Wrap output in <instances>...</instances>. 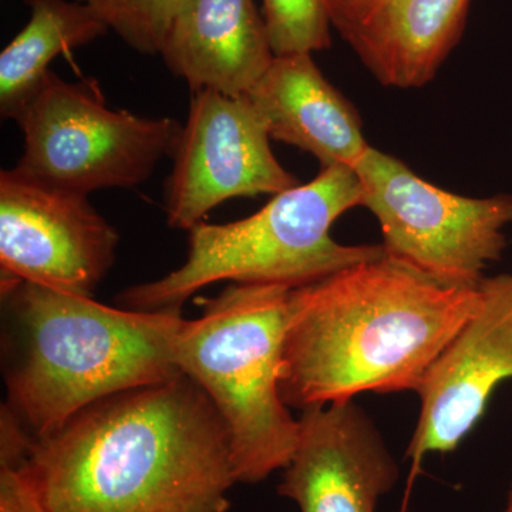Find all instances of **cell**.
<instances>
[{"label":"cell","instance_id":"6da1fadb","mask_svg":"<svg viewBox=\"0 0 512 512\" xmlns=\"http://www.w3.org/2000/svg\"><path fill=\"white\" fill-rule=\"evenodd\" d=\"M22 467L47 512H227L238 484L227 426L184 373L29 437Z\"/></svg>","mask_w":512,"mask_h":512},{"label":"cell","instance_id":"9c48e42d","mask_svg":"<svg viewBox=\"0 0 512 512\" xmlns=\"http://www.w3.org/2000/svg\"><path fill=\"white\" fill-rule=\"evenodd\" d=\"M271 140L247 96L192 94L165 183L167 224L190 231L232 198L274 197L296 187L298 178L276 160Z\"/></svg>","mask_w":512,"mask_h":512},{"label":"cell","instance_id":"3957f363","mask_svg":"<svg viewBox=\"0 0 512 512\" xmlns=\"http://www.w3.org/2000/svg\"><path fill=\"white\" fill-rule=\"evenodd\" d=\"M10 325L3 409L30 439L90 404L183 375L174 340L181 311L111 308L92 296L2 282Z\"/></svg>","mask_w":512,"mask_h":512},{"label":"cell","instance_id":"4fadbf2b","mask_svg":"<svg viewBox=\"0 0 512 512\" xmlns=\"http://www.w3.org/2000/svg\"><path fill=\"white\" fill-rule=\"evenodd\" d=\"M160 56L192 93L234 97L247 96L275 59L254 0H190Z\"/></svg>","mask_w":512,"mask_h":512},{"label":"cell","instance_id":"9a60e30c","mask_svg":"<svg viewBox=\"0 0 512 512\" xmlns=\"http://www.w3.org/2000/svg\"><path fill=\"white\" fill-rule=\"evenodd\" d=\"M30 19L0 55V113L15 120L57 56L109 32L84 3L25 0Z\"/></svg>","mask_w":512,"mask_h":512},{"label":"cell","instance_id":"e0dca14e","mask_svg":"<svg viewBox=\"0 0 512 512\" xmlns=\"http://www.w3.org/2000/svg\"><path fill=\"white\" fill-rule=\"evenodd\" d=\"M275 56L315 53L332 43L326 0H262Z\"/></svg>","mask_w":512,"mask_h":512},{"label":"cell","instance_id":"5bb4252c","mask_svg":"<svg viewBox=\"0 0 512 512\" xmlns=\"http://www.w3.org/2000/svg\"><path fill=\"white\" fill-rule=\"evenodd\" d=\"M247 97L272 140L301 148L322 167L355 168L370 147L355 107L323 76L311 53L275 56Z\"/></svg>","mask_w":512,"mask_h":512},{"label":"cell","instance_id":"d6986e66","mask_svg":"<svg viewBox=\"0 0 512 512\" xmlns=\"http://www.w3.org/2000/svg\"><path fill=\"white\" fill-rule=\"evenodd\" d=\"M501 512H512V488L508 491L507 501H505L503 511Z\"/></svg>","mask_w":512,"mask_h":512},{"label":"cell","instance_id":"8fae6325","mask_svg":"<svg viewBox=\"0 0 512 512\" xmlns=\"http://www.w3.org/2000/svg\"><path fill=\"white\" fill-rule=\"evenodd\" d=\"M298 420L278 494L301 512H376L400 468L369 414L353 399L309 407Z\"/></svg>","mask_w":512,"mask_h":512},{"label":"cell","instance_id":"8992f818","mask_svg":"<svg viewBox=\"0 0 512 512\" xmlns=\"http://www.w3.org/2000/svg\"><path fill=\"white\" fill-rule=\"evenodd\" d=\"M23 173L82 194L146 183L173 157L183 124L107 106L96 84L66 82L49 70L23 104Z\"/></svg>","mask_w":512,"mask_h":512},{"label":"cell","instance_id":"30bf717a","mask_svg":"<svg viewBox=\"0 0 512 512\" xmlns=\"http://www.w3.org/2000/svg\"><path fill=\"white\" fill-rule=\"evenodd\" d=\"M478 301L420 384L421 407L404 458L410 484L427 454L460 446L487 409L494 390L512 380V269L485 276Z\"/></svg>","mask_w":512,"mask_h":512},{"label":"cell","instance_id":"7c38bea8","mask_svg":"<svg viewBox=\"0 0 512 512\" xmlns=\"http://www.w3.org/2000/svg\"><path fill=\"white\" fill-rule=\"evenodd\" d=\"M471 0H326L332 28L384 86L431 82L463 36Z\"/></svg>","mask_w":512,"mask_h":512},{"label":"cell","instance_id":"ac0fdd59","mask_svg":"<svg viewBox=\"0 0 512 512\" xmlns=\"http://www.w3.org/2000/svg\"><path fill=\"white\" fill-rule=\"evenodd\" d=\"M0 512H47L22 466H0Z\"/></svg>","mask_w":512,"mask_h":512},{"label":"cell","instance_id":"ba28073f","mask_svg":"<svg viewBox=\"0 0 512 512\" xmlns=\"http://www.w3.org/2000/svg\"><path fill=\"white\" fill-rule=\"evenodd\" d=\"M120 237L82 194L23 173H0L2 282L93 296L116 262Z\"/></svg>","mask_w":512,"mask_h":512},{"label":"cell","instance_id":"2e32d148","mask_svg":"<svg viewBox=\"0 0 512 512\" xmlns=\"http://www.w3.org/2000/svg\"><path fill=\"white\" fill-rule=\"evenodd\" d=\"M143 55H160L165 40L190 0H79Z\"/></svg>","mask_w":512,"mask_h":512},{"label":"cell","instance_id":"7a4b0ae2","mask_svg":"<svg viewBox=\"0 0 512 512\" xmlns=\"http://www.w3.org/2000/svg\"><path fill=\"white\" fill-rule=\"evenodd\" d=\"M478 301L386 256L292 289L282 349L289 409L417 392Z\"/></svg>","mask_w":512,"mask_h":512},{"label":"cell","instance_id":"52a82bcc","mask_svg":"<svg viewBox=\"0 0 512 512\" xmlns=\"http://www.w3.org/2000/svg\"><path fill=\"white\" fill-rule=\"evenodd\" d=\"M362 207L382 229L384 256L437 284L477 288L503 258L512 195L471 198L414 174L399 158L370 146L355 165Z\"/></svg>","mask_w":512,"mask_h":512},{"label":"cell","instance_id":"5b68a950","mask_svg":"<svg viewBox=\"0 0 512 512\" xmlns=\"http://www.w3.org/2000/svg\"><path fill=\"white\" fill-rule=\"evenodd\" d=\"M292 288L232 284L183 319L175 362L207 393L229 434L239 484H258L288 466L299 420L282 402V349Z\"/></svg>","mask_w":512,"mask_h":512},{"label":"cell","instance_id":"277c9868","mask_svg":"<svg viewBox=\"0 0 512 512\" xmlns=\"http://www.w3.org/2000/svg\"><path fill=\"white\" fill-rule=\"evenodd\" d=\"M363 191L353 168L322 167L318 177L281 192L251 217L229 224H200L188 231L187 259L170 274L130 286L121 308L181 311L205 286L282 285L288 288L383 258L380 245H343L330 229L346 211L362 205Z\"/></svg>","mask_w":512,"mask_h":512}]
</instances>
